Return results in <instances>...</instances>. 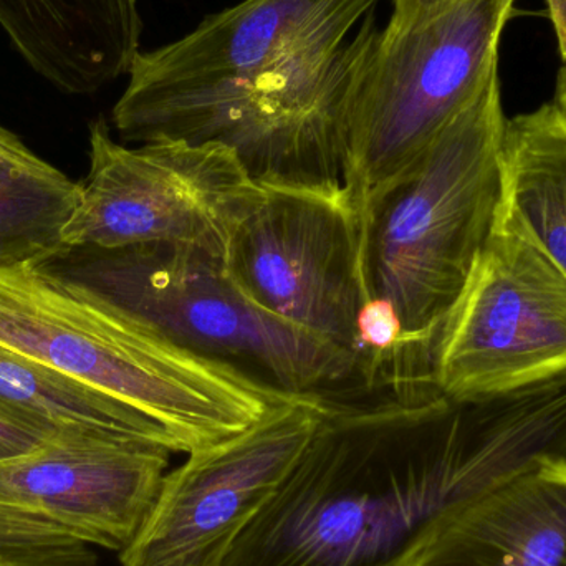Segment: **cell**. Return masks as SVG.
<instances>
[{
    "instance_id": "1",
    "label": "cell",
    "mask_w": 566,
    "mask_h": 566,
    "mask_svg": "<svg viewBox=\"0 0 566 566\" xmlns=\"http://www.w3.org/2000/svg\"><path fill=\"white\" fill-rule=\"evenodd\" d=\"M379 395H325L315 436L224 566H405L442 512L562 449L537 386Z\"/></svg>"
},
{
    "instance_id": "2",
    "label": "cell",
    "mask_w": 566,
    "mask_h": 566,
    "mask_svg": "<svg viewBox=\"0 0 566 566\" xmlns=\"http://www.w3.org/2000/svg\"><path fill=\"white\" fill-rule=\"evenodd\" d=\"M378 0H244L139 52L113 106L123 143H221L264 186L325 178L342 151L349 33Z\"/></svg>"
},
{
    "instance_id": "3",
    "label": "cell",
    "mask_w": 566,
    "mask_h": 566,
    "mask_svg": "<svg viewBox=\"0 0 566 566\" xmlns=\"http://www.w3.org/2000/svg\"><path fill=\"white\" fill-rule=\"evenodd\" d=\"M0 345L125 402L182 454L232 438L302 396L191 352L143 319L85 302L32 262L0 268Z\"/></svg>"
},
{
    "instance_id": "4",
    "label": "cell",
    "mask_w": 566,
    "mask_h": 566,
    "mask_svg": "<svg viewBox=\"0 0 566 566\" xmlns=\"http://www.w3.org/2000/svg\"><path fill=\"white\" fill-rule=\"evenodd\" d=\"M507 119L497 73L369 216V292L398 316L406 388H432L439 333L497 226Z\"/></svg>"
},
{
    "instance_id": "5",
    "label": "cell",
    "mask_w": 566,
    "mask_h": 566,
    "mask_svg": "<svg viewBox=\"0 0 566 566\" xmlns=\"http://www.w3.org/2000/svg\"><path fill=\"white\" fill-rule=\"evenodd\" d=\"M65 292L143 319L191 352L293 395L356 378L346 349L259 305L228 262L168 245L60 248L32 262Z\"/></svg>"
},
{
    "instance_id": "6",
    "label": "cell",
    "mask_w": 566,
    "mask_h": 566,
    "mask_svg": "<svg viewBox=\"0 0 566 566\" xmlns=\"http://www.w3.org/2000/svg\"><path fill=\"white\" fill-rule=\"evenodd\" d=\"M517 0H449L411 22L369 27L345 116L346 196L366 226L449 123L499 73Z\"/></svg>"
},
{
    "instance_id": "7",
    "label": "cell",
    "mask_w": 566,
    "mask_h": 566,
    "mask_svg": "<svg viewBox=\"0 0 566 566\" xmlns=\"http://www.w3.org/2000/svg\"><path fill=\"white\" fill-rule=\"evenodd\" d=\"M265 199L234 151L185 139L116 142L90 126L88 175L62 231L65 248L168 245L228 262L242 226Z\"/></svg>"
},
{
    "instance_id": "8",
    "label": "cell",
    "mask_w": 566,
    "mask_h": 566,
    "mask_svg": "<svg viewBox=\"0 0 566 566\" xmlns=\"http://www.w3.org/2000/svg\"><path fill=\"white\" fill-rule=\"evenodd\" d=\"M564 373L566 277L527 238L497 222L439 333L432 388L446 398H478Z\"/></svg>"
},
{
    "instance_id": "9",
    "label": "cell",
    "mask_w": 566,
    "mask_h": 566,
    "mask_svg": "<svg viewBox=\"0 0 566 566\" xmlns=\"http://www.w3.org/2000/svg\"><path fill=\"white\" fill-rule=\"evenodd\" d=\"M325 409V395L310 392L188 454L163 479L151 511L122 552V566H224L302 458Z\"/></svg>"
},
{
    "instance_id": "10",
    "label": "cell",
    "mask_w": 566,
    "mask_h": 566,
    "mask_svg": "<svg viewBox=\"0 0 566 566\" xmlns=\"http://www.w3.org/2000/svg\"><path fill=\"white\" fill-rule=\"evenodd\" d=\"M228 265L269 312L355 358L356 329L371 298L365 242L345 188H264Z\"/></svg>"
},
{
    "instance_id": "11",
    "label": "cell",
    "mask_w": 566,
    "mask_h": 566,
    "mask_svg": "<svg viewBox=\"0 0 566 566\" xmlns=\"http://www.w3.org/2000/svg\"><path fill=\"white\" fill-rule=\"evenodd\" d=\"M172 452L69 426L0 461V505L42 515L88 545L123 552L151 511Z\"/></svg>"
},
{
    "instance_id": "12",
    "label": "cell",
    "mask_w": 566,
    "mask_h": 566,
    "mask_svg": "<svg viewBox=\"0 0 566 566\" xmlns=\"http://www.w3.org/2000/svg\"><path fill=\"white\" fill-rule=\"evenodd\" d=\"M405 566H566V459L442 512Z\"/></svg>"
},
{
    "instance_id": "13",
    "label": "cell",
    "mask_w": 566,
    "mask_h": 566,
    "mask_svg": "<svg viewBox=\"0 0 566 566\" xmlns=\"http://www.w3.org/2000/svg\"><path fill=\"white\" fill-rule=\"evenodd\" d=\"M0 29L33 73L65 95L99 92L139 53V0H0Z\"/></svg>"
},
{
    "instance_id": "14",
    "label": "cell",
    "mask_w": 566,
    "mask_h": 566,
    "mask_svg": "<svg viewBox=\"0 0 566 566\" xmlns=\"http://www.w3.org/2000/svg\"><path fill=\"white\" fill-rule=\"evenodd\" d=\"M497 222L566 277V112L555 102L507 119Z\"/></svg>"
},
{
    "instance_id": "15",
    "label": "cell",
    "mask_w": 566,
    "mask_h": 566,
    "mask_svg": "<svg viewBox=\"0 0 566 566\" xmlns=\"http://www.w3.org/2000/svg\"><path fill=\"white\" fill-rule=\"evenodd\" d=\"M0 416L43 438L69 426H83L176 452L172 439L142 412L2 345Z\"/></svg>"
},
{
    "instance_id": "16",
    "label": "cell",
    "mask_w": 566,
    "mask_h": 566,
    "mask_svg": "<svg viewBox=\"0 0 566 566\" xmlns=\"http://www.w3.org/2000/svg\"><path fill=\"white\" fill-rule=\"evenodd\" d=\"M78 182L46 163L0 175V268L35 262L63 248Z\"/></svg>"
},
{
    "instance_id": "17",
    "label": "cell",
    "mask_w": 566,
    "mask_h": 566,
    "mask_svg": "<svg viewBox=\"0 0 566 566\" xmlns=\"http://www.w3.org/2000/svg\"><path fill=\"white\" fill-rule=\"evenodd\" d=\"M0 566H98L92 545L55 522L0 505Z\"/></svg>"
},
{
    "instance_id": "18",
    "label": "cell",
    "mask_w": 566,
    "mask_h": 566,
    "mask_svg": "<svg viewBox=\"0 0 566 566\" xmlns=\"http://www.w3.org/2000/svg\"><path fill=\"white\" fill-rule=\"evenodd\" d=\"M45 165L46 161L36 156L15 133L0 126V175L29 171Z\"/></svg>"
},
{
    "instance_id": "19",
    "label": "cell",
    "mask_w": 566,
    "mask_h": 566,
    "mask_svg": "<svg viewBox=\"0 0 566 566\" xmlns=\"http://www.w3.org/2000/svg\"><path fill=\"white\" fill-rule=\"evenodd\" d=\"M39 432L30 431L0 416V461L25 454L43 441Z\"/></svg>"
},
{
    "instance_id": "20",
    "label": "cell",
    "mask_w": 566,
    "mask_h": 566,
    "mask_svg": "<svg viewBox=\"0 0 566 566\" xmlns=\"http://www.w3.org/2000/svg\"><path fill=\"white\" fill-rule=\"evenodd\" d=\"M449 0H392L391 19L395 22H411V20L419 19V17L428 15L432 10L441 7L442 3Z\"/></svg>"
},
{
    "instance_id": "21",
    "label": "cell",
    "mask_w": 566,
    "mask_h": 566,
    "mask_svg": "<svg viewBox=\"0 0 566 566\" xmlns=\"http://www.w3.org/2000/svg\"><path fill=\"white\" fill-rule=\"evenodd\" d=\"M547 2L548 19L557 36L562 62L566 60V0H545Z\"/></svg>"
},
{
    "instance_id": "22",
    "label": "cell",
    "mask_w": 566,
    "mask_h": 566,
    "mask_svg": "<svg viewBox=\"0 0 566 566\" xmlns=\"http://www.w3.org/2000/svg\"><path fill=\"white\" fill-rule=\"evenodd\" d=\"M555 103L566 112V60L558 72L557 88H555Z\"/></svg>"
}]
</instances>
